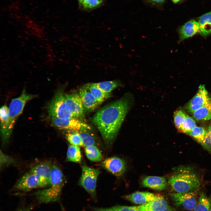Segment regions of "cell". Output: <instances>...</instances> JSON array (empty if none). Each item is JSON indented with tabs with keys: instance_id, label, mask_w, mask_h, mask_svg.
Instances as JSON below:
<instances>
[{
	"instance_id": "6da1fadb",
	"label": "cell",
	"mask_w": 211,
	"mask_h": 211,
	"mask_svg": "<svg viewBox=\"0 0 211 211\" xmlns=\"http://www.w3.org/2000/svg\"><path fill=\"white\" fill-rule=\"evenodd\" d=\"M132 98L127 94L98 110L92 121L105 142L112 143L115 139L132 103Z\"/></svg>"
},
{
	"instance_id": "7a4b0ae2",
	"label": "cell",
	"mask_w": 211,
	"mask_h": 211,
	"mask_svg": "<svg viewBox=\"0 0 211 211\" xmlns=\"http://www.w3.org/2000/svg\"><path fill=\"white\" fill-rule=\"evenodd\" d=\"M65 183L64 177L60 168L52 164L50 183L47 188L38 190L34 195L39 203H48L58 201Z\"/></svg>"
},
{
	"instance_id": "3957f363",
	"label": "cell",
	"mask_w": 211,
	"mask_h": 211,
	"mask_svg": "<svg viewBox=\"0 0 211 211\" xmlns=\"http://www.w3.org/2000/svg\"><path fill=\"white\" fill-rule=\"evenodd\" d=\"M169 182L176 193L195 191L199 188L200 180L193 172L188 168H182L169 178Z\"/></svg>"
},
{
	"instance_id": "277c9868",
	"label": "cell",
	"mask_w": 211,
	"mask_h": 211,
	"mask_svg": "<svg viewBox=\"0 0 211 211\" xmlns=\"http://www.w3.org/2000/svg\"><path fill=\"white\" fill-rule=\"evenodd\" d=\"M47 110L51 118L74 117L68 108L65 93L60 90L55 94L48 105Z\"/></svg>"
},
{
	"instance_id": "5b68a950",
	"label": "cell",
	"mask_w": 211,
	"mask_h": 211,
	"mask_svg": "<svg viewBox=\"0 0 211 211\" xmlns=\"http://www.w3.org/2000/svg\"><path fill=\"white\" fill-rule=\"evenodd\" d=\"M35 96L34 95L27 93L24 89L19 97L12 99L11 101L8 111L9 129L11 133L16 121L22 113L25 104Z\"/></svg>"
},
{
	"instance_id": "8992f818",
	"label": "cell",
	"mask_w": 211,
	"mask_h": 211,
	"mask_svg": "<svg viewBox=\"0 0 211 211\" xmlns=\"http://www.w3.org/2000/svg\"><path fill=\"white\" fill-rule=\"evenodd\" d=\"M99 173L98 169L92 168L85 165L82 166L79 185L94 199L96 198V182Z\"/></svg>"
},
{
	"instance_id": "52a82bcc",
	"label": "cell",
	"mask_w": 211,
	"mask_h": 211,
	"mask_svg": "<svg viewBox=\"0 0 211 211\" xmlns=\"http://www.w3.org/2000/svg\"><path fill=\"white\" fill-rule=\"evenodd\" d=\"M53 125L59 129L71 132L89 131L92 127L78 118H52Z\"/></svg>"
},
{
	"instance_id": "ba28073f",
	"label": "cell",
	"mask_w": 211,
	"mask_h": 211,
	"mask_svg": "<svg viewBox=\"0 0 211 211\" xmlns=\"http://www.w3.org/2000/svg\"><path fill=\"white\" fill-rule=\"evenodd\" d=\"M171 197L175 205L181 206L188 210H193L198 200L195 191L187 193H173Z\"/></svg>"
},
{
	"instance_id": "9c48e42d",
	"label": "cell",
	"mask_w": 211,
	"mask_h": 211,
	"mask_svg": "<svg viewBox=\"0 0 211 211\" xmlns=\"http://www.w3.org/2000/svg\"><path fill=\"white\" fill-rule=\"evenodd\" d=\"M210 100L204 85H200L197 93L186 106V108L193 114L196 110L203 106Z\"/></svg>"
},
{
	"instance_id": "30bf717a",
	"label": "cell",
	"mask_w": 211,
	"mask_h": 211,
	"mask_svg": "<svg viewBox=\"0 0 211 211\" xmlns=\"http://www.w3.org/2000/svg\"><path fill=\"white\" fill-rule=\"evenodd\" d=\"M52 165L49 162H42L35 165L30 171L38 178L40 188H46L50 184Z\"/></svg>"
},
{
	"instance_id": "8fae6325",
	"label": "cell",
	"mask_w": 211,
	"mask_h": 211,
	"mask_svg": "<svg viewBox=\"0 0 211 211\" xmlns=\"http://www.w3.org/2000/svg\"><path fill=\"white\" fill-rule=\"evenodd\" d=\"M14 188L19 191L28 192L40 187L39 182L37 177L29 171L25 173L17 181Z\"/></svg>"
},
{
	"instance_id": "7c38bea8",
	"label": "cell",
	"mask_w": 211,
	"mask_h": 211,
	"mask_svg": "<svg viewBox=\"0 0 211 211\" xmlns=\"http://www.w3.org/2000/svg\"><path fill=\"white\" fill-rule=\"evenodd\" d=\"M65 95L68 108L73 117H82L85 110L79 93H65Z\"/></svg>"
},
{
	"instance_id": "4fadbf2b",
	"label": "cell",
	"mask_w": 211,
	"mask_h": 211,
	"mask_svg": "<svg viewBox=\"0 0 211 211\" xmlns=\"http://www.w3.org/2000/svg\"><path fill=\"white\" fill-rule=\"evenodd\" d=\"M102 165L107 171L117 176L122 175L126 168L124 161L117 157H113L105 159L103 161Z\"/></svg>"
},
{
	"instance_id": "5bb4252c",
	"label": "cell",
	"mask_w": 211,
	"mask_h": 211,
	"mask_svg": "<svg viewBox=\"0 0 211 211\" xmlns=\"http://www.w3.org/2000/svg\"><path fill=\"white\" fill-rule=\"evenodd\" d=\"M123 197L133 203L142 205L156 199L164 198L159 194L146 192H137L125 195Z\"/></svg>"
},
{
	"instance_id": "9a60e30c",
	"label": "cell",
	"mask_w": 211,
	"mask_h": 211,
	"mask_svg": "<svg viewBox=\"0 0 211 211\" xmlns=\"http://www.w3.org/2000/svg\"><path fill=\"white\" fill-rule=\"evenodd\" d=\"M79 93L85 110L93 111L101 104L92 95L86 84L79 89Z\"/></svg>"
},
{
	"instance_id": "2e32d148",
	"label": "cell",
	"mask_w": 211,
	"mask_h": 211,
	"mask_svg": "<svg viewBox=\"0 0 211 211\" xmlns=\"http://www.w3.org/2000/svg\"><path fill=\"white\" fill-rule=\"evenodd\" d=\"M0 131L2 141L6 143L9 140L11 133L9 129L8 108L6 105L1 107L0 110Z\"/></svg>"
},
{
	"instance_id": "e0dca14e",
	"label": "cell",
	"mask_w": 211,
	"mask_h": 211,
	"mask_svg": "<svg viewBox=\"0 0 211 211\" xmlns=\"http://www.w3.org/2000/svg\"><path fill=\"white\" fill-rule=\"evenodd\" d=\"M199 26L198 22L191 20L183 25L179 29V39L180 42L185 39L191 37L199 31Z\"/></svg>"
},
{
	"instance_id": "ac0fdd59",
	"label": "cell",
	"mask_w": 211,
	"mask_h": 211,
	"mask_svg": "<svg viewBox=\"0 0 211 211\" xmlns=\"http://www.w3.org/2000/svg\"><path fill=\"white\" fill-rule=\"evenodd\" d=\"M142 184L145 187L156 190H162L166 188L167 182L164 177L147 176L143 179Z\"/></svg>"
},
{
	"instance_id": "d6986e66",
	"label": "cell",
	"mask_w": 211,
	"mask_h": 211,
	"mask_svg": "<svg viewBox=\"0 0 211 211\" xmlns=\"http://www.w3.org/2000/svg\"><path fill=\"white\" fill-rule=\"evenodd\" d=\"M169 206L164 198L159 199L138 206V211H160Z\"/></svg>"
},
{
	"instance_id": "ffe728a7",
	"label": "cell",
	"mask_w": 211,
	"mask_h": 211,
	"mask_svg": "<svg viewBox=\"0 0 211 211\" xmlns=\"http://www.w3.org/2000/svg\"><path fill=\"white\" fill-rule=\"evenodd\" d=\"M199 28L198 32L202 36L206 37L211 34V11L198 18Z\"/></svg>"
},
{
	"instance_id": "44dd1931",
	"label": "cell",
	"mask_w": 211,
	"mask_h": 211,
	"mask_svg": "<svg viewBox=\"0 0 211 211\" xmlns=\"http://www.w3.org/2000/svg\"><path fill=\"white\" fill-rule=\"evenodd\" d=\"M193 117L198 121H207L211 118L210 99L205 105L196 110L192 114Z\"/></svg>"
},
{
	"instance_id": "7402d4cb",
	"label": "cell",
	"mask_w": 211,
	"mask_h": 211,
	"mask_svg": "<svg viewBox=\"0 0 211 211\" xmlns=\"http://www.w3.org/2000/svg\"><path fill=\"white\" fill-rule=\"evenodd\" d=\"M86 84L92 95L100 104L111 96L110 93H106L103 92L93 83H89Z\"/></svg>"
},
{
	"instance_id": "603a6c76",
	"label": "cell",
	"mask_w": 211,
	"mask_h": 211,
	"mask_svg": "<svg viewBox=\"0 0 211 211\" xmlns=\"http://www.w3.org/2000/svg\"><path fill=\"white\" fill-rule=\"evenodd\" d=\"M94 84L103 92L106 93L110 92L120 85L117 80L107 81L93 83Z\"/></svg>"
},
{
	"instance_id": "cb8c5ba5",
	"label": "cell",
	"mask_w": 211,
	"mask_h": 211,
	"mask_svg": "<svg viewBox=\"0 0 211 211\" xmlns=\"http://www.w3.org/2000/svg\"><path fill=\"white\" fill-rule=\"evenodd\" d=\"M81 157L79 147L72 145L69 146L67 153V161L80 163L81 161Z\"/></svg>"
},
{
	"instance_id": "d4e9b609",
	"label": "cell",
	"mask_w": 211,
	"mask_h": 211,
	"mask_svg": "<svg viewBox=\"0 0 211 211\" xmlns=\"http://www.w3.org/2000/svg\"><path fill=\"white\" fill-rule=\"evenodd\" d=\"M85 152L87 157L91 161L98 162L101 161L102 155L98 149L95 145L85 147Z\"/></svg>"
},
{
	"instance_id": "484cf974",
	"label": "cell",
	"mask_w": 211,
	"mask_h": 211,
	"mask_svg": "<svg viewBox=\"0 0 211 211\" xmlns=\"http://www.w3.org/2000/svg\"><path fill=\"white\" fill-rule=\"evenodd\" d=\"M211 203L205 194L201 193L193 211H210Z\"/></svg>"
},
{
	"instance_id": "4316f807",
	"label": "cell",
	"mask_w": 211,
	"mask_h": 211,
	"mask_svg": "<svg viewBox=\"0 0 211 211\" xmlns=\"http://www.w3.org/2000/svg\"><path fill=\"white\" fill-rule=\"evenodd\" d=\"M92 211H138V206L117 205L108 208L94 207Z\"/></svg>"
},
{
	"instance_id": "83f0119b",
	"label": "cell",
	"mask_w": 211,
	"mask_h": 211,
	"mask_svg": "<svg viewBox=\"0 0 211 211\" xmlns=\"http://www.w3.org/2000/svg\"><path fill=\"white\" fill-rule=\"evenodd\" d=\"M207 130L204 127L196 126L188 134L194 138L198 143L201 144L205 135Z\"/></svg>"
},
{
	"instance_id": "f1b7e54d",
	"label": "cell",
	"mask_w": 211,
	"mask_h": 211,
	"mask_svg": "<svg viewBox=\"0 0 211 211\" xmlns=\"http://www.w3.org/2000/svg\"><path fill=\"white\" fill-rule=\"evenodd\" d=\"M66 138L71 145L78 147L83 146L81 137L79 132H71L66 135Z\"/></svg>"
},
{
	"instance_id": "f546056e",
	"label": "cell",
	"mask_w": 211,
	"mask_h": 211,
	"mask_svg": "<svg viewBox=\"0 0 211 211\" xmlns=\"http://www.w3.org/2000/svg\"><path fill=\"white\" fill-rule=\"evenodd\" d=\"M196 126L195 122L193 119L186 115V118L179 130L183 133L188 134Z\"/></svg>"
},
{
	"instance_id": "4dcf8cb0",
	"label": "cell",
	"mask_w": 211,
	"mask_h": 211,
	"mask_svg": "<svg viewBox=\"0 0 211 211\" xmlns=\"http://www.w3.org/2000/svg\"><path fill=\"white\" fill-rule=\"evenodd\" d=\"M89 131H82L79 132L82 139L84 147L95 145L96 141L93 136L88 132Z\"/></svg>"
},
{
	"instance_id": "1f68e13d",
	"label": "cell",
	"mask_w": 211,
	"mask_h": 211,
	"mask_svg": "<svg viewBox=\"0 0 211 211\" xmlns=\"http://www.w3.org/2000/svg\"><path fill=\"white\" fill-rule=\"evenodd\" d=\"M104 1V0H84L81 6L84 10H91L100 6L103 4Z\"/></svg>"
},
{
	"instance_id": "d6a6232c",
	"label": "cell",
	"mask_w": 211,
	"mask_h": 211,
	"mask_svg": "<svg viewBox=\"0 0 211 211\" xmlns=\"http://www.w3.org/2000/svg\"><path fill=\"white\" fill-rule=\"evenodd\" d=\"M186 114L181 110H177L174 112V121L176 127L179 130L181 125L183 122L186 116Z\"/></svg>"
},
{
	"instance_id": "836d02e7",
	"label": "cell",
	"mask_w": 211,
	"mask_h": 211,
	"mask_svg": "<svg viewBox=\"0 0 211 211\" xmlns=\"http://www.w3.org/2000/svg\"><path fill=\"white\" fill-rule=\"evenodd\" d=\"M201 144L208 152H211V137L207 130L204 139Z\"/></svg>"
},
{
	"instance_id": "e575fe53",
	"label": "cell",
	"mask_w": 211,
	"mask_h": 211,
	"mask_svg": "<svg viewBox=\"0 0 211 211\" xmlns=\"http://www.w3.org/2000/svg\"><path fill=\"white\" fill-rule=\"evenodd\" d=\"M32 209L31 206L23 205L19 206L15 211H31Z\"/></svg>"
},
{
	"instance_id": "d590c367",
	"label": "cell",
	"mask_w": 211,
	"mask_h": 211,
	"mask_svg": "<svg viewBox=\"0 0 211 211\" xmlns=\"http://www.w3.org/2000/svg\"><path fill=\"white\" fill-rule=\"evenodd\" d=\"M1 153L2 154H1V155L2 156V161H1V163L2 162V165L6 164H8L11 162L12 159H11L8 156H7L6 155L2 153Z\"/></svg>"
},
{
	"instance_id": "8d00e7d4",
	"label": "cell",
	"mask_w": 211,
	"mask_h": 211,
	"mask_svg": "<svg viewBox=\"0 0 211 211\" xmlns=\"http://www.w3.org/2000/svg\"><path fill=\"white\" fill-rule=\"evenodd\" d=\"M160 211H177L173 207L169 206L166 209Z\"/></svg>"
},
{
	"instance_id": "74e56055",
	"label": "cell",
	"mask_w": 211,
	"mask_h": 211,
	"mask_svg": "<svg viewBox=\"0 0 211 211\" xmlns=\"http://www.w3.org/2000/svg\"><path fill=\"white\" fill-rule=\"evenodd\" d=\"M152 2H157V3H161L163 2L164 0H149Z\"/></svg>"
},
{
	"instance_id": "f35d334b",
	"label": "cell",
	"mask_w": 211,
	"mask_h": 211,
	"mask_svg": "<svg viewBox=\"0 0 211 211\" xmlns=\"http://www.w3.org/2000/svg\"><path fill=\"white\" fill-rule=\"evenodd\" d=\"M207 130L209 132V134L210 135L211 137V126H209L208 127V128L207 129Z\"/></svg>"
},
{
	"instance_id": "ab89813d",
	"label": "cell",
	"mask_w": 211,
	"mask_h": 211,
	"mask_svg": "<svg viewBox=\"0 0 211 211\" xmlns=\"http://www.w3.org/2000/svg\"><path fill=\"white\" fill-rule=\"evenodd\" d=\"M84 0H78L79 4L81 5Z\"/></svg>"
},
{
	"instance_id": "60d3db41",
	"label": "cell",
	"mask_w": 211,
	"mask_h": 211,
	"mask_svg": "<svg viewBox=\"0 0 211 211\" xmlns=\"http://www.w3.org/2000/svg\"><path fill=\"white\" fill-rule=\"evenodd\" d=\"M173 2L176 3L178 2L180 0H171Z\"/></svg>"
},
{
	"instance_id": "b9f144b4",
	"label": "cell",
	"mask_w": 211,
	"mask_h": 211,
	"mask_svg": "<svg viewBox=\"0 0 211 211\" xmlns=\"http://www.w3.org/2000/svg\"><path fill=\"white\" fill-rule=\"evenodd\" d=\"M210 211H211V206H210Z\"/></svg>"
},
{
	"instance_id": "7bdbcfd3",
	"label": "cell",
	"mask_w": 211,
	"mask_h": 211,
	"mask_svg": "<svg viewBox=\"0 0 211 211\" xmlns=\"http://www.w3.org/2000/svg\"><path fill=\"white\" fill-rule=\"evenodd\" d=\"M210 120H211V118Z\"/></svg>"
},
{
	"instance_id": "ee69618b",
	"label": "cell",
	"mask_w": 211,
	"mask_h": 211,
	"mask_svg": "<svg viewBox=\"0 0 211 211\" xmlns=\"http://www.w3.org/2000/svg\"></svg>"
}]
</instances>
